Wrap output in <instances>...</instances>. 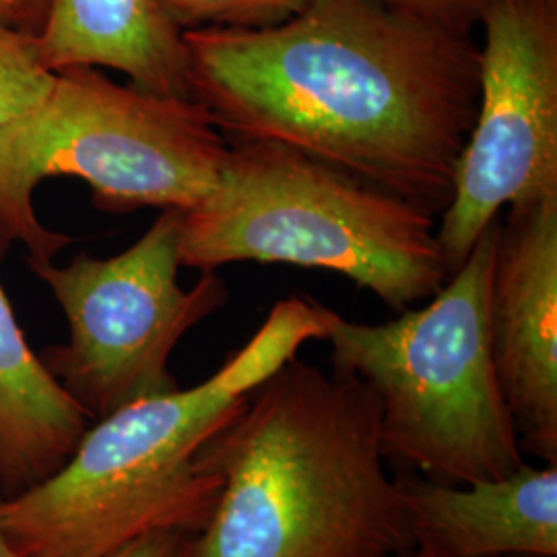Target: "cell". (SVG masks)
<instances>
[{
  "mask_svg": "<svg viewBox=\"0 0 557 557\" xmlns=\"http://www.w3.org/2000/svg\"><path fill=\"white\" fill-rule=\"evenodd\" d=\"M490 337L522 455L557 465V197L499 221Z\"/></svg>",
  "mask_w": 557,
  "mask_h": 557,
  "instance_id": "obj_9",
  "label": "cell"
},
{
  "mask_svg": "<svg viewBox=\"0 0 557 557\" xmlns=\"http://www.w3.org/2000/svg\"><path fill=\"white\" fill-rule=\"evenodd\" d=\"M190 91L234 140H269L432 215L455 193L479 46L382 0H308L277 25L184 32Z\"/></svg>",
  "mask_w": 557,
  "mask_h": 557,
  "instance_id": "obj_1",
  "label": "cell"
},
{
  "mask_svg": "<svg viewBox=\"0 0 557 557\" xmlns=\"http://www.w3.org/2000/svg\"><path fill=\"white\" fill-rule=\"evenodd\" d=\"M94 421L21 333L0 285V487L4 498L52 478Z\"/></svg>",
  "mask_w": 557,
  "mask_h": 557,
  "instance_id": "obj_12",
  "label": "cell"
},
{
  "mask_svg": "<svg viewBox=\"0 0 557 557\" xmlns=\"http://www.w3.org/2000/svg\"><path fill=\"white\" fill-rule=\"evenodd\" d=\"M193 537L182 531H156L126 543L108 557H184Z\"/></svg>",
  "mask_w": 557,
  "mask_h": 557,
  "instance_id": "obj_16",
  "label": "cell"
},
{
  "mask_svg": "<svg viewBox=\"0 0 557 557\" xmlns=\"http://www.w3.org/2000/svg\"><path fill=\"white\" fill-rule=\"evenodd\" d=\"M494 221L428 306L380 324L338 317L331 363L379 397L384 460L444 485L527 467L499 388L490 337Z\"/></svg>",
  "mask_w": 557,
  "mask_h": 557,
  "instance_id": "obj_5",
  "label": "cell"
},
{
  "mask_svg": "<svg viewBox=\"0 0 557 557\" xmlns=\"http://www.w3.org/2000/svg\"><path fill=\"white\" fill-rule=\"evenodd\" d=\"M50 0H0V25L38 36L46 23Z\"/></svg>",
  "mask_w": 557,
  "mask_h": 557,
  "instance_id": "obj_17",
  "label": "cell"
},
{
  "mask_svg": "<svg viewBox=\"0 0 557 557\" xmlns=\"http://www.w3.org/2000/svg\"><path fill=\"white\" fill-rule=\"evenodd\" d=\"M398 11L430 21L446 32L471 36L494 0H382Z\"/></svg>",
  "mask_w": 557,
  "mask_h": 557,
  "instance_id": "obj_15",
  "label": "cell"
},
{
  "mask_svg": "<svg viewBox=\"0 0 557 557\" xmlns=\"http://www.w3.org/2000/svg\"><path fill=\"white\" fill-rule=\"evenodd\" d=\"M36 41L48 71L106 66L143 91L195 100L184 32L160 0H50Z\"/></svg>",
  "mask_w": 557,
  "mask_h": 557,
  "instance_id": "obj_11",
  "label": "cell"
},
{
  "mask_svg": "<svg viewBox=\"0 0 557 557\" xmlns=\"http://www.w3.org/2000/svg\"><path fill=\"white\" fill-rule=\"evenodd\" d=\"M397 479L423 556L557 557V465L467 485Z\"/></svg>",
  "mask_w": 557,
  "mask_h": 557,
  "instance_id": "obj_10",
  "label": "cell"
},
{
  "mask_svg": "<svg viewBox=\"0 0 557 557\" xmlns=\"http://www.w3.org/2000/svg\"><path fill=\"white\" fill-rule=\"evenodd\" d=\"M393 557H428L423 556V554H419L416 549H411V552H407V554H398V556ZM506 557H537V556H506Z\"/></svg>",
  "mask_w": 557,
  "mask_h": 557,
  "instance_id": "obj_19",
  "label": "cell"
},
{
  "mask_svg": "<svg viewBox=\"0 0 557 557\" xmlns=\"http://www.w3.org/2000/svg\"><path fill=\"white\" fill-rule=\"evenodd\" d=\"M227 151L200 101L119 85L94 66L54 71L46 96L0 137V252L21 242L34 264L73 242L36 215L44 178L85 180L106 213L188 211L218 184Z\"/></svg>",
  "mask_w": 557,
  "mask_h": 557,
  "instance_id": "obj_6",
  "label": "cell"
},
{
  "mask_svg": "<svg viewBox=\"0 0 557 557\" xmlns=\"http://www.w3.org/2000/svg\"><path fill=\"white\" fill-rule=\"evenodd\" d=\"M182 32L202 27L257 29L294 17L308 0H160Z\"/></svg>",
  "mask_w": 557,
  "mask_h": 557,
  "instance_id": "obj_14",
  "label": "cell"
},
{
  "mask_svg": "<svg viewBox=\"0 0 557 557\" xmlns=\"http://www.w3.org/2000/svg\"><path fill=\"white\" fill-rule=\"evenodd\" d=\"M221 481L215 512L184 557H393L416 549L398 479L386 473L376 393L296 358L202 442Z\"/></svg>",
  "mask_w": 557,
  "mask_h": 557,
  "instance_id": "obj_2",
  "label": "cell"
},
{
  "mask_svg": "<svg viewBox=\"0 0 557 557\" xmlns=\"http://www.w3.org/2000/svg\"><path fill=\"white\" fill-rule=\"evenodd\" d=\"M481 25L478 114L438 221L450 275L506 205L557 197V0H494Z\"/></svg>",
  "mask_w": 557,
  "mask_h": 557,
  "instance_id": "obj_8",
  "label": "cell"
},
{
  "mask_svg": "<svg viewBox=\"0 0 557 557\" xmlns=\"http://www.w3.org/2000/svg\"><path fill=\"white\" fill-rule=\"evenodd\" d=\"M338 317L317 299H281L213 376L94 421L52 478L0 499V529L21 557H108L156 531L199 535L221 494L197 462L202 442Z\"/></svg>",
  "mask_w": 557,
  "mask_h": 557,
  "instance_id": "obj_3",
  "label": "cell"
},
{
  "mask_svg": "<svg viewBox=\"0 0 557 557\" xmlns=\"http://www.w3.org/2000/svg\"><path fill=\"white\" fill-rule=\"evenodd\" d=\"M4 498V494H2V487H0V499Z\"/></svg>",
  "mask_w": 557,
  "mask_h": 557,
  "instance_id": "obj_20",
  "label": "cell"
},
{
  "mask_svg": "<svg viewBox=\"0 0 557 557\" xmlns=\"http://www.w3.org/2000/svg\"><path fill=\"white\" fill-rule=\"evenodd\" d=\"M180 209H163L128 250L110 259L83 252L66 267L29 264L69 322V341L44 349L41 361L91 421L178 391L170 358L180 338L230 298L215 271L190 289L180 287Z\"/></svg>",
  "mask_w": 557,
  "mask_h": 557,
  "instance_id": "obj_7",
  "label": "cell"
},
{
  "mask_svg": "<svg viewBox=\"0 0 557 557\" xmlns=\"http://www.w3.org/2000/svg\"><path fill=\"white\" fill-rule=\"evenodd\" d=\"M0 557H21L20 552L13 547V543L4 535L2 529H0Z\"/></svg>",
  "mask_w": 557,
  "mask_h": 557,
  "instance_id": "obj_18",
  "label": "cell"
},
{
  "mask_svg": "<svg viewBox=\"0 0 557 557\" xmlns=\"http://www.w3.org/2000/svg\"><path fill=\"white\" fill-rule=\"evenodd\" d=\"M52 77L36 36L0 25V137L46 96Z\"/></svg>",
  "mask_w": 557,
  "mask_h": 557,
  "instance_id": "obj_13",
  "label": "cell"
},
{
  "mask_svg": "<svg viewBox=\"0 0 557 557\" xmlns=\"http://www.w3.org/2000/svg\"><path fill=\"white\" fill-rule=\"evenodd\" d=\"M180 262L296 264L354 281L405 312L450 278L436 215L269 140H234L213 190L180 218Z\"/></svg>",
  "mask_w": 557,
  "mask_h": 557,
  "instance_id": "obj_4",
  "label": "cell"
}]
</instances>
